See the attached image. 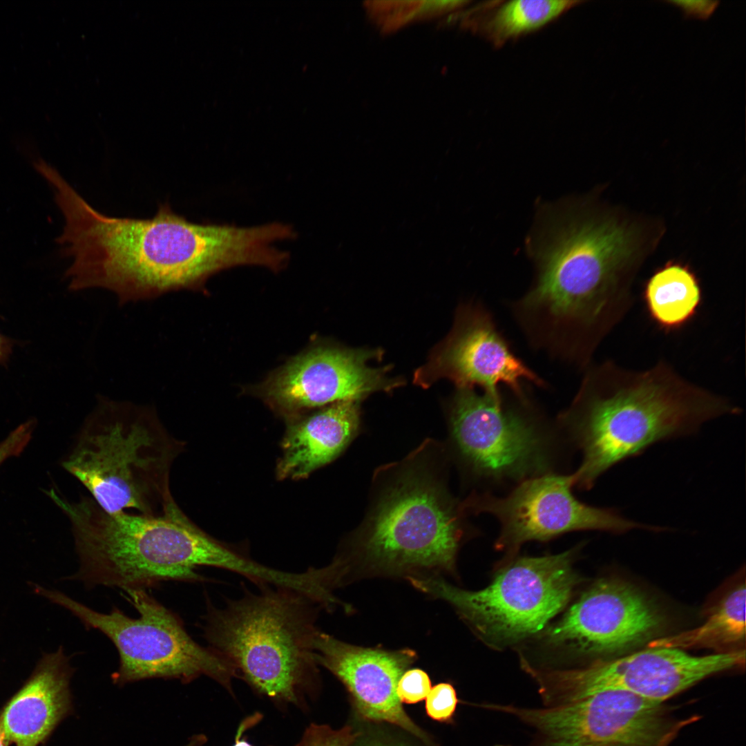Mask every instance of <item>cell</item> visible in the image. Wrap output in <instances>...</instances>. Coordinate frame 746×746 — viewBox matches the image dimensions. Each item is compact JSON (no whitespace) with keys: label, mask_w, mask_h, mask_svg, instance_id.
<instances>
[{"label":"cell","mask_w":746,"mask_h":746,"mask_svg":"<svg viewBox=\"0 0 746 746\" xmlns=\"http://www.w3.org/2000/svg\"><path fill=\"white\" fill-rule=\"evenodd\" d=\"M447 378L459 388L479 386L497 394L503 386L524 395V382L544 387L546 383L513 352L499 331L490 313L480 305L459 309L452 332L417 370L414 381L428 386Z\"/></svg>","instance_id":"5bb4252c"},{"label":"cell","mask_w":746,"mask_h":746,"mask_svg":"<svg viewBox=\"0 0 746 746\" xmlns=\"http://www.w3.org/2000/svg\"><path fill=\"white\" fill-rule=\"evenodd\" d=\"M669 3L679 7L686 17L702 19L708 18L719 3L711 0H671Z\"/></svg>","instance_id":"4316f807"},{"label":"cell","mask_w":746,"mask_h":746,"mask_svg":"<svg viewBox=\"0 0 746 746\" xmlns=\"http://www.w3.org/2000/svg\"><path fill=\"white\" fill-rule=\"evenodd\" d=\"M581 3L571 0L484 2L466 12L463 23L499 48L543 28Z\"/></svg>","instance_id":"ffe728a7"},{"label":"cell","mask_w":746,"mask_h":746,"mask_svg":"<svg viewBox=\"0 0 746 746\" xmlns=\"http://www.w3.org/2000/svg\"><path fill=\"white\" fill-rule=\"evenodd\" d=\"M527 248L536 276L512 304L516 321L535 348L588 363L629 305L622 279L635 251L633 232L568 199L541 206Z\"/></svg>","instance_id":"7a4b0ae2"},{"label":"cell","mask_w":746,"mask_h":746,"mask_svg":"<svg viewBox=\"0 0 746 746\" xmlns=\"http://www.w3.org/2000/svg\"><path fill=\"white\" fill-rule=\"evenodd\" d=\"M374 746H386V745H374Z\"/></svg>","instance_id":"4dcf8cb0"},{"label":"cell","mask_w":746,"mask_h":746,"mask_svg":"<svg viewBox=\"0 0 746 746\" xmlns=\"http://www.w3.org/2000/svg\"><path fill=\"white\" fill-rule=\"evenodd\" d=\"M73 668L60 647L44 654L23 686L0 713V727L8 743L37 746L70 709Z\"/></svg>","instance_id":"ac0fdd59"},{"label":"cell","mask_w":746,"mask_h":746,"mask_svg":"<svg viewBox=\"0 0 746 746\" xmlns=\"http://www.w3.org/2000/svg\"><path fill=\"white\" fill-rule=\"evenodd\" d=\"M260 715L259 714H255L251 716L245 718L242 723L240 725L236 738L235 743L233 746H252L249 742L245 739H241V736L246 729L257 723L260 720Z\"/></svg>","instance_id":"83f0119b"},{"label":"cell","mask_w":746,"mask_h":746,"mask_svg":"<svg viewBox=\"0 0 746 746\" xmlns=\"http://www.w3.org/2000/svg\"><path fill=\"white\" fill-rule=\"evenodd\" d=\"M738 411L663 362L641 372L609 362L591 367L570 406L559 416V425L582 453L572 474L574 486L589 490L617 463Z\"/></svg>","instance_id":"3957f363"},{"label":"cell","mask_w":746,"mask_h":746,"mask_svg":"<svg viewBox=\"0 0 746 746\" xmlns=\"http://www.w3.org/2000/svg\"><path fill=\"white\" fill-rule=\"evenodd\" d=\"M46 182L64 220L55 239L72 262L64 277L73 291L104 288L119 303L200 289L212 274L234 266L267 267L275 256L266 224H196L159 204L151 218L112 217L91 207L57 171Z\"/></svg>","instance_id":"6da1fadb"},{"label":"cell","mask_w":746,"mask_h":746,"mask_svg":"<svg viewBox=\"0 0 746 746\" xmlns=\"http://www.w3.org/2000/svg\"><path fill=\"white\" fill-rule=\"evenodd\" d=\"M11 341L0 334V363H5L12 350Z\"/></svg>","instance_id":"f1b7e54d"},{"label":"cell","mask_w":746,"mask_h":746,"mask_svg":"<svg viewBox=\"0 0 746 746\" xmlns=\"http://www.w3.org/2000/svg\"><path fill=\"white\" fill-rule=\"evenodd\" d=\"M33 430V422L27 421L14 430L0 442V466L8 458L16 456L26 447Z\"/></svg>","instance_id":"484cf974"},{"label":"cell","mask_w":746,"mask_h":746,"mask_svg":"<svg viewBox=\"0 0 746 746\" xmlns=\"http://www.w3.org/2000/svg\"><path fill=\"white\" fill-rule=\"evenodd\" d=\"M357 735L349 726L333 729L327 725L312 724L297 746H350Z\"/></svg>","instance_id":"cb8c5ba5"},{"label":"cell","mask_w":746,"mask_h":746,"mask_svg":"<svg viewBox=\"0 0 746 746\" xmlns=\"http://www.w3.org/2000/svg\"><path fill=\"white\" fill-rule=\"evenodd\" d=\"M536 729L540 746H669L697 720L674 717L660 702L622 690H604L540 709L488 704Z\"/></svg>","instance_id":"8fae6325"},{"label":"cell","mask_w":746,"mask_h":746,"mask_svg":"<svg viewBox=\"0 0 746 746\" xmlns=\"http://www.w3.org/2000/svg\"><path fill=\"white\" fill-rule=\"evenodd\" d=\"M184 448L154 408L100 398L62 465L106 511L157 516L178 506L170 475Z\"/></svg>","instance_id":"52a82bcc"},{"label":"cell","mask_w":746,"mask_h":746,"mask_svg":"<svg viewBox=\"0 0 746 746\" xmlns=\"http://www.w3.org/2000/svg\"><path fill=\"white\" fill-rule=\"evenodd\" d=\"M123 591L139 613L137 618L126 615L117 606L104 613L62 593L41 587L37 591L70 611L86 629L99 631L113 643L119 657L118 669L112 675L115 684L153 678L189 682L207 676L231 691L235 669L210 647L197 643L176 613L145 589Z\"/></svg>","instance_id":"ba28073f"},{"label":"cell","mask_w":746,"mask_h":746,"mask_svg":"<svg viewBox=\"0 0 746 746\" xmlns=\"http://www.w3.org/2000/svg\"><path fill=\"white\" fill-rule=\"evenodd\" d=\"M381 352L364 349L318 347L300 356L272 376L265 397L287 411L342 401H359L372 392L390 391L402 383L388 378V368L367 365Z\"/></svg>","instance_id":"2e32d148"},{"label":"cell","mask_w":746,"mask_h":746,"mask_svg":"<svg viewBox=\"0 0 746 746\" xmlns=\"http://www.w3.org/2000/svg\"><path fill=\"white\" fill-rule=\"evenodd\" d=\"M458 702L454 687L441 682L431 687L425 698V711L432 720L448 722L452 719Z\"/></svg>","instance_id":"603a6c76"},{"label":"cell","mask_w":746,"mask_h":746,"mask_svg":"<svg viewBox=\"0 0 746 746\" xmlns=\"http://www.w3.org/2000/svg\"><path fill=\"white\" fill-rule=\"evenodd\" d=\"M745 585L738 584L720 601L700 627L651 641L648 647L707 648L728 652L745 638Z\"/></svg>","instance_id":"7402d4cb"},{"label":"cell","mask_w":746,"mask_h":746,"mask_svg":"<svg viewBox=\"0 0 746 746\" xmlns=\"http://www.w3.org/2000/svg\"><path fill=\"white\" fill-rule=\"evenodd\" d=\"M574 552L524 557L509 564L484 589L463 590L430 577L411 584L446 600L486 639L509 643L542 631L566 605L579 582Z\"/></svg>","instance_id":"30bf717a"},{"label":"cell","mask_w":746,"mask_h":746,"mask_svg":"<svg viewBox=\"0 0 746 746\" xmlns=\"http://www.w3.org/2000/svg\"><path fill=\"white\" fill-rule=\"evenodd\" d=\"M644 298L652 320L670 330L684 325L696 314L702 293L695 274L687 266L669 262L649 279Z\"/></svg>","instance_id":"44dd1931"},{"label":"cell","mask_w":746,"mask_h":746,"mask_svg":"<svg viewBox=\"0 0 746 746\" xmlns=\"http://www.w3.org/2000/svg\"><path fill=\"white\" fill-rule=\"evenodd\" d=\"M448 420L449 455L468 477L517 484L553 472V432L526 394L459 388Z\"/></svg>","instance_id":"9c48e42d"},{"label":"cell","mask_w":746,"mask_h":746,"mask_svg":"<svg viewBox=\"0 0 746 746\" xmlns=\"http://www.w3.org/2000/svg\"><path fill=\"white\" fill-rule=\"evenodd\" d=\"M495 746H508V745H495Z\"/></svg>","instance_id":"1f68e13d"},{"label":"cell","mask_w":746,"mask_h":746,"mask_svg":"<svg viewBox=\"0 0 746 746\" xmlns=\"http://www.w3.org/2000/svg\"><path fill=\"white\" fill-rule=\"evenodd\" d=\"M661 624L656 608L633 586L602 579L550 627L546 638L585 654H611L648 640Z\"/></svg>","instance_id":"9a60e30c"},{"label":"cell","mask_w":746,"mask_h":746,"mask_svg":"<svg viewBox=\"0 0 746 746\" xmlns=\"http://www.w3.org/2000/svg\"><path fill=\"white\" fill-rule=\"evenodd\" d=\"M8 744L6 736L0 727V746H7Z\"/></svg>","instance_id":"f546056e"},{"label":"cell","mask_w":746,"mask_h":746,"mask_svg":"<svg viewBox=\"0 0 746 746\" xmlns=\"http://www.w3.org/2000/svg\"><path fill=\"white\" fill-rule=\"evenodd\" d=\"M745 662L744 649L694 656L677 648L649 647L624 657L597 660L583 668L530 667L527 673L537 683L546 707L611 689L664 702L711 675Z\"/></svg>","instance_id":"7c38bea8"},{"label":"cell","mask_w":746,"mask_h":746,"mask_svg":"<svg viewBox=\"0 0 746 746\" xmlns=\"http://www.w3.org/2000/svg\"><path fill=\"white\" fill-rule=\"evenodd\" d=\"M572 475L549 472L525 479L504 497L472 492L462 501L469 514L487 513L500 525L496 547L513 552L530 541H546L577 530L622 533L634 528L658 529L599 508L573 494Z\"/></svg>","instance_id":"4fadbf2b"},{"label":"cell","mask_w":746,"mask_h":746,"mask_svg":"<svg viewBox=\"0 0 746 746\" xmlns=\"http://www.w3.org/2000/svg\"><path fill=\"white\" fill-rule=\"evenodd\" d=\"M431 681L422 669L406 670L401 676L396 687V695L401 703L414 704L426 698Z\"/></svg>","instance_id":"d4e9b609"},{"label":"cell","mask_w":746,"mask_h":746,"mask_svg":"<svg viewBox=\"0 0 746 746\" xmlns=\"http://www.w3.org/2000/svg\"><path fill=\"white\" fill-rule=\"evenodd\" d=\"M358 403L336 402L291 423L283 441L278 477L303 479L338 457L359 432Z\"/></svg>","instance_id":"d6986e66"},{"label":"cell","mask_w":746,"mask_h":746,"mask_svg":"<svg viewBox=\"0 0 746 746\" xmlns=\"http://www.w3.org/2000/svg\"><path fill=\"white\" fill-rule=\"evenodd\" d=\"M50 496L72 525L79 568L70 579L88 589L124 591L166 581L205 582L198 568L216 567L224 550L179 506L151 516L109 513L90 497L70 501L54 490Z\"/></svg>","instance_id":"5b68a950"},{"label":"cell","mask_w":746,"mask_h":746,"mask_svg":"<svg viewBox=\"0 0 746 746\" xmlns=\"http://www.w3.org/2000/svg\"><path fill=\"white\" fill-rule=\"evenodd\" d=\"M258 586L221 607L207 596L203 635L237 677L270 698L296 703L317 674L313 642L323 607L288 588Z\"/></svg>","instance_id":"8992f818"},{"label":"cell","mask_w":746,"mask_h":746,"mask_svg":"<svg viewBox=\"0 0 746 746\" xmlns=\"http://www.w3.org/2000/svg\"><path fill=\"white\" fill-rule=\"evenodd\" d=\"M313 646L318 665L328 669L344 684L363 718L387 722L425 738L396 695L401 676L416 658L414 651L354 646L320 630Z\"/></svg>","instance_id":"e0dca14e"},{"label":"cell","mask_w":746,"mask_h":746,"mask_svg":"<svg viewBox=\"0 0 746 746\" xmlns=\"http://www.w3.org/2000/svg\"><path fill=\"white\" fill-rule=\"evenodd\" d=\"M450 455L425 439L403 459L378 468L353 548L376 568L452 569L469 523L448 486Z\"/></svg>","instance_id":"277c9868"}]
</instances>
